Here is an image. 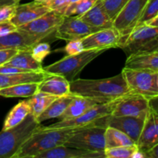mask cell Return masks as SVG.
<instances>
[{"label":"cell","instance_id":"6da1fadb","mask_svg":"<svg viewBox=\"0 0 158 158\" xmlns=\"http://www.w3.org/2000/svg\"><path fill=\"white\" fill-rule=\"evenodd\" d=\"M69 91L74 95L90 99L97 103H110L131 93L122 73L100 80H73L69 82Z\"/></svg>","mask_w":158,"mask_h":158},{"label":"cell","instance_id":"9c48e42d","mask_svg":"<svg viewBox=\"0 0 158 158\" xmlns=\"http://www.w3.org/2000/svg\"><path fill=\"white\" fill-rule=\"evenodd\" d=\"M148 1L129 0L113 21V27L118 31L120 35V45L125 41L127 37L137 26Z\"/></svg>","mask_w":158,"mask_h":158},{"label":"cell","instance_id":"7bdbcfd3","mask_svg":"<svg viewBox=\"0 0 158 158\" xmlns=\"http://www.w3.org/2000/svg\"><path fill=\"white\" fill-rule=\"evenodd\" d=\"M32 1H36V2H45L48 1V0H32Z\"/></svg>","mask_w":158,"mask_h":158},{"label":"cell","instance_id":"52a82bcc","mask_svg":"<svg viewBox=\"0 0 158 158\" xmlns=\"http://www.w3.org/2000/svg\"><path fill=\"white\" fill-rule=\"evenodd\" d=\"M106 128L93 124L80 127L68 138L65 146L89 151H104Z\"/></svg>","mask_w":158,"mask_h":158},{"label":"cell","instance_id":"74e56055","mask_svg":"<svg viewBox=\"0 0 158 158\" xmlns=\"http://www.w3.org/2000/svg\"><path fill=\"white\" fill-rule=\"evenodd\" d=\"M19 50L12 49H0V66L7 63L13 56L17 53Z\"/></svg>","mask_w":158,"mask_h":158},{"label":"cell","instance_id":"d590c367","mask_svg":"<svg viewBox=\"0 0 158 158\" xmlns=\"http://www.w3.org/2000/svg\"><path fill=\"white\" fill-rule=\"evenodd\" d=\"M18 3H12L2 6L0 7V23L9 21L12 19L15 12V8Z\"/></svg>","mask_w":158,"mask_h":158},{"label":"cell","instance_id":"d6a6232c","mask_svg":"<svg viewBox=\"0 0 158 158\" xmlns=\"http://www.w3.org/2000/svg\"><path fill=\"white\" fill-rule=\"evenodd\" d=\"M158 15V0H148L145 5L137 26L144 25L148 21ZM136 26V27H137Z\"/></svg>","mask_w":158,"mask_h":158},{"label":"cell","instance_id":"9a60e30c","mask_svg":"<svg viewBox=\"0 0 158 158\" xmlns=\"http://www.w3.org/2000/svg\"><path fill=\"white\" fill-rule=\"evenodd\" d=\"M158 144V113L149 108L141 133L137 142V147L143 154Z\"/></svg>","mask_w":158,"mask_h":158},{"label":"cell","instance_id":"836d02e7","mask_svg":"<svg viewBox=\"0 0 158 158\" xmlns=\"http://www.w3.org/2000/svg\"><path fill=\"white\" fill-rule=\"evenodd\" d=\"M32 56L39 63H43V60L50 53L51 47L50 45L47 43H35L30 49Z\"/></svg>","mask_w":158,"mask_h":158},{"label":"cell","instance_id":"ee69618b","mask_svg":"<svg viewBox=\"0 0 158 158\" xmlns=\"http://www.w3.org/2000/svg\"><path fill=\"white\" fill-rule=\"evenodd\" d=\"M77 1H79V0H70V3L75 2H77Z\"/></svg>","mask_w":158,"mask_h":158},{"label":"cell","instance_id":"603a6c76","mask_svg":"<svg viewBox=\"0 0 158 158\" xmlns=\"http://www.w3.org/2000/svg\"><path fill=\"white\" fill-rule=\"evenodd\" d=\"M4 65L15 66V67L24 69L28 72H43L44 71L42 63L37 62L32 56L30 49L19 50L17 53L13 56Z\"/></svg>","mask_w":158,"mask_h":158},{"label":"cell","instance_id":"3957f363","mask_svg":"<svg viewBox=\"0 0 158 158\" xmlns=\"http://www.w3.org/2000/svg\"><path fill=\"white\" fill-rule=\"evenodd\" d=\"M40 123L29 114L17 126L0 132V158H14L24 142L39 129Z\"/></svg>","mask_w":158,"mask_h":158},{"label":"cell","instance_id":"4316f807","mask_svg":"<svg viewBox=\"0 0 158 158\" xmlns=\"http://www.w3.org/2000/svg\"><path fill=\"white\" fill-rule=\"evenodd\" d=\"M105 150L117 147L137 146L135 142L122 131L113 127L106 128L105 131Z\"/></svg>","mask_w":158,"mask_h":158},{"label":"cell","instance_id":"8fae6325","mask_svg":"<svg viewBox=\"0 0 158 158\" xmlns=\"http://www.w3.org/2000/svg\"><path fill=\"white\" fill-rule=\"evenodd\" d=\"M100 29L89 26L79 16H63L55 31V36L60 40L70 41L82 40Z\"/></svg>","mask_w":158,"mask_h":158},{"label":"cell","instance_id":"f546056e","mask_svg":"<svg viewBox=\"0 0 158 158\" xmlns=\"http://www.w3.org/2000/svg\"><path fill=\"white\" fill-rule=\"evenodd\" d=\"M97 1V0H79L70 3L63 16H81L90 9Z\"/></svg>","mask_w":158,"mask_h":158},{"label":"cell","instance_id":"44dd1931","mask_svg":"<svg viewBox=\"0 0 158 158\" xmlns=\"http://www.w3.org/2000/svg\"><path fill=\"white\" fill-rule=\"evenodd\" d=\"M80 17L85 23L98 29L113 27V21L105 11L102 0H97L86 13Z\"/></svg>","mask_w":158,"mask_h":158},{"label":"cell","instance_id":"7a4b0ae2","mask_svg":"<svg viewBox=\"0 0 158 158\" xmlns=\"http://www.w3.org/2000/svg\"><path fill=\"white\" fill-rule=\"evenodd\" d=\"M79 128L40 130L39 127L24 142L14 158H35L38 154L44 151L63 145Z\"/></svg>","mask_w":158,"mask_h":158},{"label":"cell","instance_id":"2e32d148","mask_svg":"<svg viewBox=\"0 0 158 158\" xmlns=\"http://www.w3.org/2000/svg\"><path fill=\"white\" fill-rule=\"evenodd\" d=\"M47 37L28 33L17 29L7 35L0 36V49H12L17 50L30 49L35 43Z\"/></svg>","mask_w":158,"mask_h":158},{"label":"cell","instance_id":"1f68e13d","mask_svg":"<svg viewBox=\"0 0 158 158\" xmlns=\"http://www.w3.org/2000/svg\"><path fill=\"white\" fill-rule=\"evenodd\" d=\"M129 0H102V4L112 21L115 19Z\"/></svg>","mask_w":158,"mask_h":158},{"label":"cell","instance_id":"7402d4cb","mask_svg":"<svg viewBox=\"0 0 158 158\" xmlns=\"http://www.w3.org/2000/svg\"><path fill=\"white\" fill-rule=\"evenodd\" d=\"M47 75V73L27 72L13 74L0 73V89L9 87L19 83H40Z\"/></svg>","mask_w":158,"mask_h":158},{"label":"cell","instance_id":"ac0fdd59","mask_svg":"<svg viewBox=\"0 0 158 158\" xmlns=\"http://www.w3.org/2000/svg\"><path fill=\"white\" fill-rule=\"evenodd\" d=\"M35 158H106L104 151H89L63 145L38 154Z\"/></svg>","mask_w":158,"mask_h":158},{"label":"cell","instance_id":"7c38bea8","mask_svg":"<svg viewBox=\"0 0 158 158\" xmlns=\"http://www.w3.org/2000/svg\"><path fill=\"white\" fill-rule=\"evenodd\" d=\"M149 108V100L148 98L140 94L130 93L117 100L111 114L117 117H146Z\"/></svg>","mask_w":158,"mask_h":158},{"label":"cell","instance_id":"cb8c5ba5","mask_svg":"<svg viewBox=\"0 0 158 158\" xmlns=\"http://www.w3.org/2000/svg\"><path fill=\"white\" fill-rule=\"evenodd\" d=\"M96 104H97V103L94 100L75 95L66 107V110L58 117L59 120H69L79 117Z\"/></svg>","mask_w":158,"mask_h":158},{"label":"cell","instance_id":"83f0119b","mask_svg":"<svg viewBox=\"0 0 158 158\" xmlns=\"http://www.w3.org/2000/svg\"><path fill=\"white\" fill-rule=\"evenodd\" d=\"M39 83H19L0 89V96L4 97H31L38 92Z\"/></svg>","mask_w":158,"mask_h":158},{"label":"cell","instance_id":"f1b7e54d","mask_svg":"<svg viewBox=\"0 0 158 158\" xmlns=\"http://www.w3.org/2000/svg\"><path fill=\"white\" fill-rule=\"evenodd\" d=\"M59 97L50 95L46 93L38 91L29 100H28L30 106V114L36 120L37 117Z\"/></svg>","mask_w":158,"mask_h":158},{"label":"cell","instance_id":"b9f144b4","mask_svg":"<svg viewBox=\"0 0 158 158\" xmlns=\"http://www.w3.org/2000/svg\"><path fill=\"white\" fill-rule=\"evenodd\" d=\"M12 3H19V2H16L15 0H0V7H1L2 6H4V5L12 4Z\"/></svg>","mask_w":158,"mask_h":158},{"label":"cell","instance_id":"277c9868","mask_svg":"<svg viewBox=\"0 0 158 158\" xmlns=\"http://www.w3.org/2000/svg\"><path fill=\"white\" fill-rule=\"evenodd\" d=\"M106 49H84L79 53L66 56L59 61L43 68L45 72L49 74L63 76L69 82L94 59L104 52Z\"/></svg>","mask_w":158,"mask_h":158},{"label":"cell","instance_id":"ab89813d","mask_svg":"<svg viewBox=\"0 0 158 158\" xmlns=\"http://www.w3.org/2000/svg\"><path fill=\"white\" fill-rule=\"evenodd\" d=\"M158 144L154 146V148H152L151 149H150L149 151H148L147 152H145L143 154V157L147 158H158Z\"/></svg>","mask_w":158,"mask_h":158},{"label":"cell","instance_id":"5b68a950","mask_svg":"<svg viewBox=\"0 0 158 158\" xmlns=\"http://www.w3.org/2000/svg\"><path fill=\"white\" fill-rule=\"evenodd\" d=\"M119 47L127 56L158 51V28L147 25L137 26Z\"/></svg>","mask_w":158,"mask_h":158},{"label":"cell","instance_id":"d6986e66","mask_svg":"<svg viewBox=\"0 0 158 158\" xmlns=\"http://www.w3.org/2000/svg\"><path fill=\"white\" fill-rule=\"evenodd\" d=\"M124 68L135 70H151L158 72V51L139 52L127 56Z\"/></svg>","mask_w":158,"mask_h":158},{"label":"cell","instance_id":"8d00e7d4","mask_svg":"<svg viewBox=\"0 0 158 158\" xmlns=\"http://www.w3.org/2000/svg\"><path fill=\"white\" fill-rule=\"evenodd\" d=\"M64 50L67 56L79 53L84 50L81 40H73L68 41V43L64 47Z\"/></svg>","mask_w":158,"mask_h":158},{"label":"cell","instance_id":"60d3db41","mask_svg":"<svg viewBox=\"0 0 158 158\" xmlns=\"http://www.w3.org/2000/svg\"><path fill=\"white\" fill-rule=\"evenodd\" d=\"M144 25H147V26H152V27H157L158 28V15L157 16H155L154 18L151 19L149 21L147 22Z\"/></svg>","mask_w":158,"mask_h":158},{"label":"cell","instance_id":"30bf717a","mask_svg":"<svg viewBox=\"0 0 158 158\" xmlns=\"http://www.w3.org/2000/svg\"><path fill=\"white\" fill-rule=\"evenodd\" d=\"M145 118L146 117H129V116L117 117L110 114L96 120L94 124L95 126L102 127L106 128L110 127L119 130L129 136L137 144L144 123Z\"/></svg>","mask_w":158,"mask_h":158},{"label":"cell","instance_id":"ba28073f","mask_svg":"<svg viewBox=\"0 0 158 158\" xmlns=\"http://www.w3.org/2000/svg\"><path fill=\"white\" fill-rule=\"evenodd\" d=\"M118 100L106 103H97L79 117L69 119V120H59L56 123H54L49 126H41L40 125V129L51 130L59 129V128L82 127L93 124L96 120L112 114Z\"/></svg>","mask_w":158,"mask_h":158},{"label":"cell","instance_id":"4dcf8cb0","mask_svg":"<svg viewBox=\"0 0 158 158\" xmlns=\"http://www.w3.org/2000/svg\"><path fill=\"white\" fill-rule=\"evenodd\" d=\"M137 146L117 147L104 150L106 158H133L137 151Z\"/></svg>","mask_w":158,"mask_h":158},{"label":"cell","instance_id":"8992f818","mask_svg":"<svg viewBox=\"0 0 158 158\" xmlns=\"http://www.w3.org/2000/svg\"><path fill=\"white\" fill-rule=\"evenodd\" d=\"M121 73L131 93L148 100L158 97V72L123 68Z\"/></svg>","mask_w":158,"mask_h":158},{"label":"cell","instance_id":"f35d334b","mask_svg":"<svg viewBox=\"0 0 158 158\" xmlns=\"http://www.w3.org/2000/svg\"><path fill=\"white\" fill-rule=\"evenodd\" d=\"M15 30H17V27L10 20L0 23V36L7 35Z\"/></svg>","mask_w":158,"mask_h":158},{"label":"cell","instance_id":"4fadbf2b","mask_svg":"<svg viewBox=\"0 0 158 158\" xmlns=\"http://www.w3.org/2000/svg\"><path fill=\"white\" fill-rule=\"evenodd\" d=\"M63 15L50 10L33 21L19 26L17 29L37 35L48 37L55 32L56 29L63 20Z\"/></svg>","mask_w":158,"mask_h":158},{"label":"cell","instance_id":"5bb4252c","mask_svg":"<svg viewBox=\"0 0 158 158\" xmlns=\"http://www.w3.org/2000/svg\"><path fill=\"white\" fill-rule=\"evenodd\" d=\"M84 49H106L119 47L120 35L114 27L106 28L89 34L82 39Z\"/></svg>","mask_w":158,"mask_h":158},{"label":"cell","instance_id":"d4e9b609","mask_svg":"<svg viewBox=\"0 0 158 158\" xmlns=\"http://www.w3.org/2000/svg\"><path fill=\"white\" fill-rule=\"evenodd\" d=\"M75 97L72 93L66 94V95L59 97L39 116L36 118L38 123H41V122L45 121L46 120L52 118H58L61 116L66 110L71 100Z\"/></svg>","mask_w":158,"mask_h":158},{"label":"cell","instance_id":"e0dca14e","mask_svg":"<svg viewBox=\"0 0 158 158\" xmlns=\"http://www.w3.org/2000/svg\"><path fill=\"white\" fill-rule=\"evenodd\" d=\"M49 11H50V9L44 3L40 2L32 1L22 5L18 3L15 8V14L10 21L18 28L33 21Z\"/></svg>","mask_w":158,"mask_h":158},{"label":"cell","instance_id":"e575fe53","mask_svg":"<svg viewBox=\"0 0 158 158\" xmlns=\"http://www.w3.org/2000/svg\"><path fill=\"white\" fill-rule=\"evenodd\" d=\"M43 3L50 10L63 15L67 7L70 4V0H48Z\"/></svg>","mask_w":158,"mask_h":158},{"label":"cell","instance_id":"484cf974","mask_svg":"<svg viewBox=\"0 0 158 158\" xmlns=\"http://www.w3.org/2000/svg\"><path fill=\"white\" fill-rule=\"evenodd\" d=\"M29 114L30 106L28 100L19 101L6 116L2 131H6L17 126L21 123Z\"/></svg>","mask_w":158,"mask_h":158},{"label":"cell","instance_id":"ffe728a7","mask_svg":"<svg viewBox=\"0 0 158 158\" xmlns=\"http://www.w3.org/2000/svg\"><path fill=\"white\" fill-rule=\"evenodd\" d=\"M38 91L46 93L56 97H62L69 94V81L63 76L47 73L38 85Z\"/></svg>","mask_w":158,"mask_h":158},{"label":"cell","instance_id":"f6af8a7d","mask_svg":"<svg viewBox=\"0 0 158 158\" xmlns=\"http://www.w3.org/2000/svg\"><path fill=\"white\" fill-rule=\"evenodd\" d=\"M15 1L16 2H20V0H15Z\"/></svg>","mask_w":158,"mask_h":158}]
</instances>
